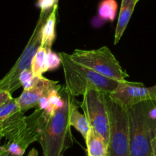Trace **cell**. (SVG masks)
I'll return each mask as SVG.
<instances>
[{"label":"cell","instance_id":"9","mask_svg":"<svg viewBox=\"0 0 156 156\" xmlns=\"http://www.w3.org/2000/svg\"><path fill=\"white\" fill-rule=\"evenodd\" d=\"M109 94L114 100L129 107L148 100L156 101V84L145 87L142 83L126 80L120 82L116 89Z\"/></svg>","mask_w":156,"mask_h":156},{"label":"cell","instance_id":"25","mask_svg":"<svg viewBox=\"0 0 156 156\" xmlns=\"http://www.w3.org/2000/svg\"><path fill=\"white\" fill-rule=\"evenodd\" d=\"M2 138H3V135H2V127L0 126V143H1V141H2ZM1 146H2V145H0V150H1Z\"/></svg>","mask_w":156,"mask_h":156},{"label":"cell","instance_id":"17","mask_svg":"<svg viewBox=\"0 0 156 156\" xmlns=\"http://www.w3.org/2000/svg\"><path fill=\"white\" fill-rule=\"evenodd\" d=\"M19 108L16 102V98L12 97L6 103L0 106V126L2 125L11 115L19 112Z\"/></svg>","mask_w":156,"mask_h":156},{"label":"cell","instance_id":"3","mask_svg":"<svg viewBox=\"0 0 156 156\" xmlns=\"http://www.w3.org/2000/svg\"><path fill=\"white\" fill-rule=\"evenodd\" d=\"M129 133V156H152L151 139L156 129V101L127 107Z\"/></svg>","mask_w":156,"mask_h":156},{"label":"cell","instance_id":"12","mask_svg":"<svg viewBox=\"0 0 156 156\" xmlns=\"http://www.w3.org/2000/svg\"><path fill=\"white\" fill-rule=\"evenodd\" d=\"M87 144L88 156H107L108 145L100 134L94 129L90 128L84 139Z\"/></svg>","mask_w":156,"mask_h":156},{"label":"cell","instance_id":"26","mask_svg":"<svg viewBox=\"0 0 156 156\" xmlns=\"http://www.w3.org/2000/svg\"><path fill=\"white\" fill-rule=\"evenodd\" d=\"M107 156H108V155H107Z\"/></svg>","mask_w":156,"mask_h":156},{"label":"cell","instance_id":"10","mask_svg":"<svg viewBox=\"0 0 156 156\" xmlns=\"http://www.w3.org/2000/svg\"><path fill=\"white\" fill-rule=\"evenodd\" d=\"M60 86L58 81L49 80L44 76H34L32 84L27 89H24L22 94L16 98L19 110L25 112L37 107L38 100L41 97L48 95L54 89Z\"/></svg>","mask_w":156,"mask_h":156},{"label":"cell","instance_id":"2","mask_svg":"<svg viewBox=\"0 0 156 156\" xmlns=\"http://www.w3.org/2000/svg\"><path fill=\"white\" fill-rule=\"evenodd\" d=\"M60 94L64 103L51 115H49L38 140L44 156H63L73 145L69 115L70 105L74 97L70 95L64 86L61 87Z\"/></svg>","mask_w":156,"mask_h":156},{"label":"cell","instance_id":"1","mask_svg":"<svg viewBox=\"0 0 156 156\" xmlns=\"http://www.w3.org/2000/svg\"><path fill=\"white\" fill-rule=\"evenodd\" d=\"M22 111L16 112L1 125L3 138L7 142L1 146L11 154L22 156L31 143L38 142L49 114L36 108L31 115L25 116Z\"/></svg>","mask_w":156,"mask_h":156},{"label":"cell","instance_id":"21","mask_svg":"<svg viewBox=\"0 0 156 156\" xmlns=\"http://www.w3.org/2000/svg\"><path fill=\"white\" fill-rule=\"evenodd\" d=\"M12 97V94L9 93L8 91L0 90V106L5 103H6Z\"/></svg>","mask_w":156,"mask_h":156},{"label":"cell","instance_id":"14","mask_svg":"<svg viewBox=\"0 0 156 156\" xmlns=\"http://www.w3.org/2000/svg\"><path fill=\"white\" fill-rule=\"evenodd\" d=\"M57 12H58V5H55L51 14L48 17L41 31V46L47 49L51 48L52 44L56 37L55 29H56Z\"/></svg>","mask_w":156,"mask_h":156},{"label":"cell","instance_id":"4","mask_svg":"<svg viewBox=\"0 0 156 156\" xmlns=\"http://www.w3.org/2000/svg\"><path fill=\"white\" fill-rule=\"evenodd\" d=\"M64 74V87L73 97L83 96L87 90L96 89L106 94H111L120 82L99 74L85 66L75 62L70 55L59 53Z\"/></svg>","mask_w":156,"mask_h":156},{"label":"cell","instance_id":"16","mask_svg":"<svg viewBox=\"0 0 156 156\" xmlns=\"http://www.w3.org/2000/svg\"><path fill=\"white\" fill-rule=\"evenodd\" d=\"M116 11L117 2L115 0H103L99 5V16L105 21L113 22Z\"/></svg>","mask_w":156,"mask_h":156},{"label":"cell","instance_id":"20","mask_svg":"<svg viewBox=\"0 0 156 156\" xmlns=\"http://www.w3.org/2000/svg\"><path fill=\"white\" fill-rule=\"evenodd\" d=\"M58 0H37L36 5L41 11H51L58 5Z\"/></svg>","mask_w":156,"mask_h":156},{"label":"cell","instance_id":"23","mask_svg":"<svg viewBox=\"0 0 156 156\" xmlns=\"http://www.w3.org/2000/svg\"><path fill=\"white\" fill-rule=\"evenodd\" d=\"M0 156H18V155H15V154H11L10 152H9V151H5V150L2 149V148H1V150H0Z\"/></svg>","mask_w":156,"mask_h":156},{"label":"cell","instance_id":"8","mask_svg":"<svg viewBox=\"0 0 156 156\" xmlns=\"http://www.w3.org/2000/svg\"><path fill=\"white\" fill-rule=\"evenodd\" d=\"M90 127L94 129L106 143L109 144V119L105 93L96 89H90L83 95L79 102Z\"/></svg>","mask_w":156,"mask_h":156},{"label":"cell","instance_id":"5","mask_svg":"<svg viewBox=\"0 0 156 156\" xmlns=\"http://www.w3.org/2000/svg\"><path fill=\"white\" fill-rule=\"evenodd\" d=\"M108 119V156H129V133L127 107L105 93Z\"/></svg>","mask_w":156,"mask_h":156},{"label":"cell","instance_id":"19","mask_svg":"<svg viewBox=\"0 0 156 156\" xmlns=\"http://www.w3.org/2000/svg\"><path fill=\"white\" fill-rule=\"evenodd\" d=\"M34 79V76L33 75L31 68L23 70L19 76V81H20L22 87H23L24 89H27V88L29 87L32 84Z\"/></svg>","mask_w":156,"mask_h":156},{"label":"cell","instance_id":"15","mask_svg":"<svg viewBox=\"0 0 156 156\" xmlns=\"http://www.w3.org/2000/svg\"><path fill=\"white\" fill-rule=\"evenodd\" d=\"M47 48L40 46L33 57L31 63V70L34 76H41L46 72V55Z\"/></svg>","mask_w":156,"mask_h":156},{"label":"cell","instance_id":"6","mask_svg":"<svg viewBox=\"0 0 156 156\" xmlns=\"http://www.w3.org/2000/svg\"><path fill=\"white\" fill-rule=\"evenodd\" d=\"M70 56L75 62L112 80L125 82L129 77L128 73L106 46L95 50L76 49Z\"/></svg>","mask_w":156,"mask_h":156},{"label":"cell","instance_id":"13","mask_svg":"<svg viewBox=\"0 0 156 156\" xmlns=\"http://www.w3.org/2000/svg\"><path fill=\"white\" fill-rule=\"evenodd\" d=\"M78 105H79V102L76 101L74 97L70 105L69 122H70V126L73 127L76 131L79 132L85 139L90 127L84 114L80 113L78 110Z\"/></svg>","mask_w":156,"mask_h":156},{"label":"cell","instance_id":"22","mask_svg":"<svg viewBox=\"0 0 156 156\" xmlns=\"http://www.w3.org/2000/svg\"><path fill=\"white\" fill-rule=\"evenodd\" d=\"M151 153H152V156H156V129L154 130L152 139H151Z\"/></svg>","mask_w":156,"mask_h":156},{"label":"cell","instance_id":"7","mask_svg":"<svg viewBox=\"0 0 156 156\" xmlns=\"http://www.w3.org/2000/svg\"><path fill=\"white\" fill-rule=\"evenodd\" d=\"M51 12L52 10L41 11L37 24L23 52L11 70L0 80V90L8 91L12 94L22 87L19 81V76L23 70L31 68V63L33 57L41 44V31L43 25Z\"/></svg>","mask_w":156,"mask_h":156},{"label":"cell","instance_id":"11","mask_svg":"<svg viewBox=\"0 0 156 156\" xmlns=\"http://www.w3.org/2000/svg\"><path fill=\"white\" fill-rule=\"evenodd\" d=\"M138 2L139 0H122L119 18L115 28L114 44L119 42L122 37Z\"/></svg>","mask_w":156,"mask_h":156},{"label":"cell","instance_id":"18","mask_svg":"<svg viewBox=\"0 0 156 156\" xmlns=\"http://www.w3.org/2000/svg\"><path fill=\"white\" fill-rule=\"evenodd\" d=\"M61 65V60L59 54H57L51 50L48 49L46 55V72L54 70Z\"/></svg>","mask_w":156,"mask_h":156},{"label":"cell","instance_id":"24","mask_svg":"<svg viewBox=\"0 0 156 156\" xmlns=\"http://www.w3.org/2000/svg\"><path fill=\"white\" fill-rule=\"evenodd\" d=\"M37 155H38V152H37V150H36L35 148H32V149L29 151L28 156H37Z\"/></svg>","mask_w":156,"mask_h":156}]
</instances>
